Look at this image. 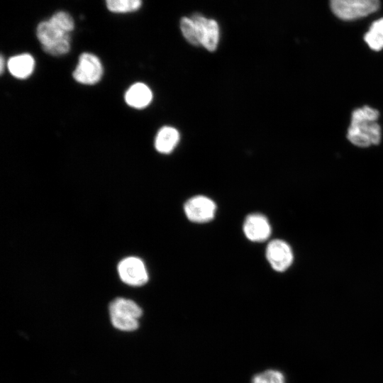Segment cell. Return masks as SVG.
Here are the masks:
<instances>
[{
    "instance_id": "1",
    "label": "cell",
    "mask_w": 383,
    "mask_h": 383,
    "mask_svg": "<svg viewBox=\"0 0 383 383\" xmlns=\"http://www.w3.org/2000/svg\"><path fill=\"white\" fill-rule=\"evenodd\" d=\"M379 113L374 108L365 106L353 111L347 138L351 143L366 148L377 145L381 140V128L377 120Z\"/></svg>"
},
{
    "instance_id": "2",
    "label": "cell",
    "mask_w": 383,
    "mask_h": 383,
    "mask_svg": "<svg viewBox=\"0 0 383 383\" xmlns=\"http://www.w3.org/2000/svg\"><path fill=\"white\" fill-rule=\"evenodd\" d=\"M333 13L343 20H354L375 12L379 6V0H331Z\"/></svg>"
},
{
    "instance_id": "3",
    "label": "cell",
    "mask_w": 383,
    "mask_h": 383,
    "mask_svg": "<svg viewBox=\"0 0 383 383\" xmlns=\"http://www.w3.org/2000/svg\"><path fill=\"white\" fill-rule=\"evenodd\" d=\"M103 72L99 58L92 53L84 52L79 57L72 76L80 84L92 85L101 80Z\"/></svg>"
},
{
    "instance_id": "4",
    "label": "cell",
    "mask_w": 383,
    "mask_h": 383,
    "mask_svg": "<svg viewBox=\"0 0 383 383\" xmlns=\"http://www.w3.org/2000/svg\"><path fill=\"white\" fill-rule=\"evenodd\" d=\"M121 279L131 286H142L148 280V274L143 262L136 257L123 259L118 265Z\"/></svg>"
},
{
    "instance_id": "5",
    "label": "cell",
    "mask_w": 383,
    "mask_h": 383,
    "mask_svg": "<svg viewBox=\"0 0 383 383\" xmlns=\"http://www.w3.org/2000/svg\"><path fill=\"white\" fill-rule=\"evenodd\" d=\"M184 213L192 222L206 223L214 218L216 205L211 199L204 196H196L186 201Z\"/></svg>"
},
{
    "instance_id": "6",
    "label": "cell",
    "mask_w": 383,
    "mask_h": 383,
    "mask_svg": "<svg viewBox=\"0 0 383 383\" xmlns=\"http://www.w3.org/2000/svg\"><path fill=\"white\" fill-rule=\"evenodd\" d=\"M266 257L271 267L278 272L286 270L293 261L290 246L281 240H274L268 244Z\"/></svg>"
},
{
    "instance_id": "7",
    "label": "cell",
    "mask_w": 383,
    "mask_h": 383,
    "mask_svg": "<svg viewBox=\"0 0 383 383\" xmlns=\"http://www.w3.org/2000/svg\"><path fill=\"white\" fill-rule=\"evenodd\" d=\"M192 19L196 24L200 39V44L209 51H214L219 40V28L217 22L207 19L200 14H195Z\"/></svg>"
},
{
    "instance_id": "8",
    "label": "cell",
    "mask_w": 383,
    "mask_h": 383,
    "mask_svg": "<svg viewBox=\"0 0 383 383\" xmlns=\"http://www.w3.org/2000/svg\"><path fill=\"white\" fill-rule=\"evenodd\" d=\"M243 232L248 240L262 242L270 237L271 227L265 216L260 213H252L245 218Z\"/></svg>"
},
{
    "instance_id": "9",
    "label": "cell",
    "mask_w": 383,
    "mask_h": 383,
    "mask_svg": "<svg viewBox=\"0 0 383 383\" xmlns=\"http://www.w3.org/2000/svg\"><path fill=\"white\" fill-rule=\"evenodd\" d=\"M36 35L43 49L52 46L64 38L70 36L52 23L50 20L40 23L36 29Z\"/></svg>"
},
{
    "instance_id": "10",
    "label": "cell",
    "mask_w": 383,
    "mask_h": 383,
    "mask_svg": "<svg viewBox=\"0 0 383 383\" xmlns=\"http://www.w3.org/2000/svg\"><path fill=\"white\" fill-rule=\"evenodd\" d=\"M152 99V92L144 83L131 85L125 94V101L131 107L141 109L148 106Z\"/></svg>"
},
{
    "instance_id": "11",
    "label": "cell",
    "mask_w": 383,
    "mask_h": 383,
    "mask_svg": "<svg viewBox=\"0 0 383 383\" xmlns=\"http://www.w3.org/2000/svg\"><path fill=\"white\" fill-rule=\"evenodd\" d=\"M9 72L18 79H26L30 76L35 67L33 57L28 53L20 54L10 57L7 62Z\"/></svg>"
},
{
    "instance_id": "12",
    "label": "cell",
    "mask_w": 383,
    "mask_h": 383,
    "mask_svg": "<svg viewBox=\"0 0 383 383\" xmlns=\"http://www.w3.org/2000/svg\"><path fill=\"white\" fill-rule=\"evenodd\" d=\"M179 140L178 131L171 126H163L157 132L155 139V148L162 154L170 153Z\"/></svg>"
},
{
    "instance_id": "13",
    "label": "cell",
    "mask_w": 383,
    "mask_h": 383,
    "mask_svg": "<svg viewBox=\"0 0 383 383\" xmlns=\"http://www.w3.org/2000/svg\"><path fill=\"white\" fill-rule=\"evenodd\" d=\"M109 313L138 319L142 315V309L132 300L117 298L110 304Z\"/></svg>"
},
{
    "instance_id": "14",
    "label": "cell",
    "mask_w": 383,
    "mask_h": 383,
    "mask_svg": "<svg viewBox=\"0 0 383 383\" xmlns=\"http://www.w3.org/2000/svg\"><path fill=\"white\" fill-rule=\"evenodd\" d=\"M364 39L372 50L379 51L383 49V18L373 22Z\"/></svg>"
},
{
    "instance_id": "15",
    "label": "cell",
    "mask_w": 383,
    "mask_h": 383,
    "mask_svg": "<svg viewBox=\"0 0 383 383\" xmlns=\"http://www.w3.org/2000/svg\"><path fill=\"white\" fill-rule=\"evenodd\" d=\"M108 9L113 13H129L137 11L141 0H105Z\"/></svg>"
},
{
    "instance_id": "16",
    "label": "cell",
    "mask_w": 383,
    "mask_h": 383,
    "mask_svg": "<svg viewBox=\"0 0 383 383\" xmlns=\"http://www.w3.org/2000/svg\"><path fill=\"white\" fill-rule=\"evenodd\" d=\"M180 28L183 35L189 43L194 45H201L198 28L192 18H182Z\"/></svg>"
},
{
    "instance_id": "17",
    "label": "cell",
    "mask_w": 383,
    "mask_h": 383,
    "mask_svg": "<svg viewBox=\"0 0 383 383\" xmlns=\"http://www.w3.org/2000/svg\"><path fill=\"white\" fill-rule=\"evenodd\" d=\"M110 318L113 326L121 331H132L139 326L138 319L134 318L116 313H110Z\"/></svg>"
},
{
    "instance_id": "18",
    "label": "cell",
    "mask_w": 383,
    "mask_h": 383,
    "mask_svg": "<svg viewBox=\"0 0 383 383\" xmlns=\"http://www.w3.org/2000/svg\"><path fill=\"white\" fill-rule=\"evenodd\" d=\"M52 23L67 33L74 29V21L67 12L58 11L49 19Z\"/></svg>"
},
{
    "instance_id": "19",
    "label": "cell",
    "mask_w": 383,
    "mask_h": 383,
    "mask_svg": "<svg viewBox=\"0 0 383 383\" xmlns=\"http://www.w3.org/2000/svg\"><path fill=\"white\" fill-rule=\"evenodd\" d=\"M252 383H284V377L279 371L267 370L255 375Z\"/></svg>"
},
{
    "instance_id": "20",
    "label": "cell",
    "mask_w": 383,
    "mask_h": 383,
    "mask_svg": "<svg viewBox=\"0 0 383 383\" xmlns=\"http://www.w3.org/2000/svg\"><path fill=\"white\" fill-rule=\"evenodd\" d=\"M4 66H5L4 58L1 55V58H0V72H1V74H2L4 72Z\"/></svg>"
}]
</instances>
